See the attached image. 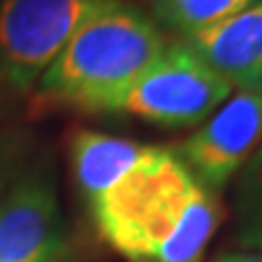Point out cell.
I'll return each instance as SVG.
<instances>
[{
	"instance_id": "4fadbf2b",
	"label": "cell",
	"mask_w": 262,
	"mask_h": 262,
	"mask_svg": "<svg viewBox=\"0 0 262 262\" xmlns=\"http://www.w3.org/2000/svg\"><path fill=\"white\" fill-rule=\"evenodd\" d=\"M0 90H3V88H0ZM7 94H9V92H7Z\"/></svg>"
},
{
	"instance_id": "8992f818",
	"label": "cell",
	"mask_w": 262,
	"mask_h": 262,
	"mask_svg": "<svg viewBox=\"0 0 262 262\" xmlns=\"http://www.w3.org/2000/svg\"><path fill=\"white\" fill-rule=\"evenodd\" d=\"M260 142L262 94L236 92L175 153L208 190H219Z\"/></svg>"
},
{
	"instance_id": "ba28073f",
	"label": "cell",
	"mask_w": 262,
	"mask_h": 262,
	"mask_svg": "<svg viewBox=\"0 0 262 262\" xmlns=\"http://www.w3.org/2000/svg\"><path fill=\"white\" fill-rule=\"evenodd\" d=\"M146 144L127 138H116L98 131H77L70 142L72 168L85 199L110 188L116 179L136 164Z\"/></svg>"
},
{
	"instance_id": "7c38bea8",
	"label": "cell",
	"mask_w": 262,
	"mask_h": 262,
	"mask_svg": "<svg viewBox=\"0 0 262 262\" xmlns=\"http://www.w3.org/2000/svg\"><path fill=\"white\" fill-rule=\"evenodd\" d=\"M13 103H15V96L0 90V122L5 118H9V112H13Z\"/></svg>"
},
{
	"instance_id": "3957f363",
	"label": "cell",
	"mask_w": 262,
	"mask_h": 262,
	"mask_svg": "<svg viewBox=\"0 0 262 262\" xmlns=\"http://www.w3.org/2000/svg\"><path fill=\"white\" fill-rule=\"evenodd\" d=\"M105 0H0V88L29 96L75 31Z\"/></svg>"
},
{
	"instance_id": "30bf717a",
	"label": "cell",
	"mask_w": 262,
	"mask_h": 262,
	"mask_svg": "<svg viewBox=\"0 0 262 262\" xmlns=\"http://www.w3.org/2000/svg\"><path fill=\"white\" fill-rule=\"evenodd\" d=\"M31 146L33 140L24 129L0 125V194L27 168Z\"/></svg>"
},
{
	"instance_id": "6da1fadb",
	"label": "cell",
	"mask_w": 262,
	"mask_h": 262,
	"mask_svg": "<svg viewBox=\"0 0 262 262\" xmlns=\"http://www.w3.org/2000/svg\"><path fill=\"white\" fill-rule=\"evenodd\" d=\"M88 203L101 236L131 262H201L221 221L214 192L153 144Z\"/></svg>"
},
{
	"instance_id": "5b68a950",
	"label": "cell",
	"mask_w": 262,
	"mask_h": 262,
	"mask_svg": "<svg viewBox=\"0 0 262 262\" xmlns=\"http://www.w3.org/2000/svg\"><path fill=\"white\" fill-rule=\"evenodd\" d=\"M66 236L53 179L24 168L0 194V262H63Z\"/></svg>"
},
{
	"instance_id": "9c48e42d",
	"label": "cell",
	"mask_w": 262,
	"mask_h": 262,
	"mask_svg": "<svg viewBox=\"0 0 262 262\" xmlns=\"http://www.w3.org/2000/svg\"><path fill=\"white\" fill-rule=\"evenodd\" d=\"M258 3L262 0H149V7L158 27L190 37Z\"/></svg>"
},
{
	"instance_id": "8fae6325",
	"label": "cell",
	"mask_w": 262,
	"mask_h": 262,
	"mask_svg": "<svg viewBox=\"0 0 262 262\" xmlns=\"http://www.w3.org/2000/svg\"><path fill=\"white\" fill-rule=\"evenodd\" d=\"M214 262H262V253H225Z\"/></svg>"
},
{
	"instance_id": "7a4b0ae2",
	"label": "cell",
	"mask_w": 262,
	"mask_h": 262,
	"mask_svg": "<svg viewBox=\"0 0 262 262\" xmlns=\"http://www.w3.org/2000/svg\"><path fill=\"white\" fill-rule=\"evenodd\" d=\"M166 46L146 11L127 0H105L75 31L33 88V112H120L134 83Z\"/></svg>"
},
{
	"instance_id": "277c9868",
	"label": "cell",
	"mask_w": 262,
	"mask_h": 262,
	"mask_svg": "<svg viewBox=\"0 0 262 262\" xmlns=\"http://www.w3.org/2000/svg\"><path fill=\"white\" fill-rule=\"evenodd\" d=\"M232 85L186 42L166 44L127 92L120 112L160 127H192L223 105Z\"/></svg>"
},
{
	"instance_id": "52a82bcc",
	"label": "cell",
	"mask_w": 262,
	"mask_h": 262,
	"mask_svg": "<svg viewBox=\"0 0 262 262\" xmlns=\"http://www.w3.org/2000/svg\"><path fill=\"white\" fill-rule=\"evenodd\" d=\"M186 44L234 90L262 94V3L186 37Z\"/></svg>"
}]
</instances>
